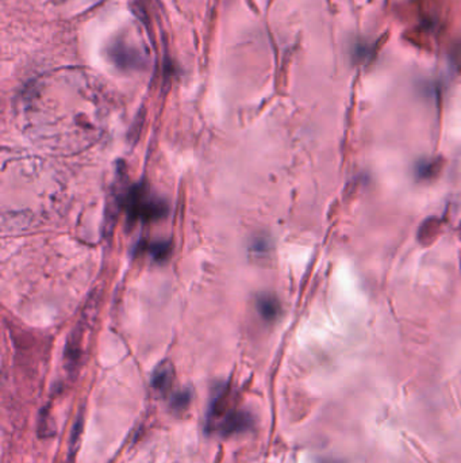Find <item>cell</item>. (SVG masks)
<instances>
[{
    "instance_id": "9c48e42d",
    "label": "cell",
    "mask_w": 461,
    "mask_h": 463,
    "mask_svg": "<svg viewBox=\"0 0 461 463\" xmlns=\"http://www.w3.org/2000/svg\"><path fill=\"white\" fill-rule=\"evenodd\" d=\"M170 251V247L169 244L166 243H157V244H153L152 248H150V252L153 254V256H156L157 259H164L165 256L169 254Z\"/></svg>"
},
{
    "instance_id": "7a4b0ae2",
    "label": "cell",
    "mask_w": 461,
    "mask_h": 463,
    "mask_svg": "<svg viewBox=\"0 0 461 463\" xmlns=\"http://www.w3.org/2000/svg\"><path fill=\"white\" fill-rule=\"evenodd\" d=\"M253 424H255V419L252 417L251 413L241 410V409L230 408L228 413L219 420L214 432H218L222 436L229 437L233 435L249 432L252 430Z\"/></svg>"
},
{
    "instance_id": "3957f363",
    "label": "cell",
    "mask_w": 461,
    "mask_h": 463,
    "mask_svg": "<svg viewBox=\"0 0 461 463\" xmlns=\"http://www.w3.org/2000/svg\"><path fill=\"white\" fill-rule=\"evenodd\" d=\"M175 379V368L169 361L159 364L152 374V388L160 395H166L172 389Z\"/></svg>"
},
{
    "instance_id": "8992f818",
    "label": "cell",
    "mask_w": 461,
    "mask_h": 463,
    "mask_svg": "<svg viewBox=\"0 0 461 463\" xmlns=\"http://www.w3.org/2000/svg\"><path fill=\"white\" fill-rule=\"evenodd\" d=\"M259 310L265 320H275L280 313V303L273 296L259 298Z\"/></svg>"
},
{
    "instance_id": "52a82bcc",
    "label": "cell",
    "mask_w": 461,
    "mask_h": 463,
    "mask_svg": "<svg viewBox=\"0 0 461 463\" xmlns=\"http://www.w3.org/2000/svg\"><path fill=\"white\" fill-rule=\"evenodd\" d=\"M193 399V393L190 390H182L177 392L173 397H172V402H170V409L173 412H184L187 410V408L190 406Z\"/></svg>"
},
{
    "instance_id": "ba28073f",
    "label": "cell",
    "mask_w": 461,
    "mask_h": 463,
    "mask_svg": "<svg viewBox=\"0 0 461 463\" xmlns=\"http://www.w3.org/2000/svg\"><path fill=\"white\" fill-rule=\"evenodd\" d=\"M438 231H440V221H437L435 218L426 220V223L420 229L418 237L421 241H429L438 233Z\"/></svg>"
},
{
    "instance_id": "5b68a950",
    "label": "cell",
    "mask_w": 461,
    "mask_h": 463,
    "mask_svg": "<svg viewBox=\"0 0 461 463\" xmlns=\"http://www.w3.org/2000/svg\"><path fill=\"white\" fill-rule=\"evenodd\" d=\"M84 409H80L77 417L75 419V423H73V428H72V433H70V440H69V458L72 460L77 450H79V446H80V440H81V436H83V431H84Z\"/></svg>"
},
{
    "instance_id": "6da1fadb",
    "label": "cell",
    "mask_w": 461,
    "mask_h": 463,
    "mask_svg": "<svg viewBox=\"0 0 461 463\" xmlns=\"http://www.w3.org/2000/svg\"><path fill=\"white\" fill-rule=\"evenodd\" d=\"M126 209L132 220L152 221L161 218L166 210L164 203L159 199H153L141 186L132 189L126 199Z\"/></svg>"
},
{
    "instance_id": "277c9868",
    "label": "cell",
    "mask_w": 461,
    "mask_h": 463,
    "mask_svg": "<svg viewBox=\"0 0 461 463\" xmlns=\"http://www.w3.org/2000/svg\"><path fill=\"white\" fill-rule=\"evenodd\" d=\"M442 168V159H422L415 164V176L420 180L434 179Z\"/></svg>"
}]
</instances>
